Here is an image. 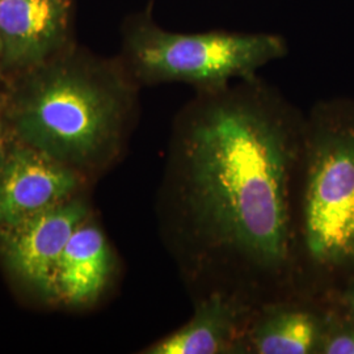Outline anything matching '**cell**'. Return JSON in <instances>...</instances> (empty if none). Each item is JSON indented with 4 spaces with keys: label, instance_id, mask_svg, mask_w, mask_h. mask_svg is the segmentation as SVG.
I'll list each match as a JSON object with an SVG mask.
<instances>
[{
    "label": "cell",
    "instance_id": "52a82bcc",
    "mask_svg": "<svg viewBox=\"0 0 354 354\" xmlns=\"http://www.w3.org/2000/svg\"><path fill=\"white\" fill-rule=\"evenodd\" d=\"M73 0H0V70L24 73L68 46Z\"/></svg>",
    "mask_w": 354,
    "mask_h": 354
},
{
    "label": "cell",
    "instance_id": "277c9868",
    "mask_svg": "<svg viewBox=\"0 0 354 354\" xmlns=\"http://www.w3.org/2000/svg\"><path fill=\"white\" fill-rule=\"evenodd\" d=\"M121 35L118 57L140 87L181 83L194 92L225 88L289 54L288 39L277 33L168 30L156 24L151 7L127 16Z\"/></svg>",
    "mask_w": 354,
    "mask_h": 354
},
{
    "label": "cell",
    "instance_id": "5bb4252c",
    "mask_svg": "<svg viewBox=\"0 0 354 354\" xmlns=\"http://www.w3.org/2000/svg\"><path fill=\"white\" fill-rule=\"evenodd\" d=\"M1 108H3V99H1V96H0V111H1Z\"/></svg>",
    "mask_w": 354,
    "mask_h": 354
},
{
    "label": "cell",
    "instance_id": "5b68a950",
    "mask_svg": "<svg viewBox=\"0 0 354 354\" xmlns=\"http://www.w3.org/2000/svg\"><path fill=\"white\" fill-rule=\"evenodd\" d=\"M89 218L83 198H70L42 213L0 228V253L15 276L54 297V277L61 254L76 228Z\"/></svg>",
    "mask_w": 354,
    "mask_h": 354
},
{
    "label": "cell",
    "instance_id": "6da1fadb",
    "mask_svg": "<svg viewBox=\"0 0 354 354\" xmlns=\"http://www.w3.org/2000/svg\"><path fill=\"white\" fill-rule=\"evenodd\" d=\"M306 113L259 75L194 92L169 137L159 214L190 301L295 292L292 201Z\"/></svg>",
    "mask_w": 354,
    "mask_h": 354
},
{
    "label": "cell",
    "instance_id": "3957f363",
    "mask_svg": "<svg viewBox=\"0 0 354 354\" xmlns=\"http://www.w3.org/2000/svg\"><path fill=\"white\" fill-rule=\"evenodd\" d=\"M294 283L326 299L354 279V97L306 113L292 201Z\"/></svg>",
    "mask_w": 354,
    "mask_h": 354
},
{
    "label": "cell",
    "instance_id": "8992f818",
    "mask_svg": "<svg viewBox=\"0 0 354 354\" xmlns=\"http://www.w3.org/2000/svg\"><path fill=\"white\" fill-rule=\"evenodd\" d=\"M82 174L23 142L0 158V228L73 198Z\"/></svg>",
    "mask_w": 354,
    "mask_h": 354
},
{
    "label": "cell",
    "instance_id": "8fae6325",
    "mask_svg": "<svg viewBox=\"0 0 354 354\" xmlns=\"http://www.w3.org/2000/svg\"><path fill=\"white\" fill-rule=\"evenodd\" d=\"M320 354H354V320L332 308Z\"/></svg>",
    "mask_w": 354,
    "mask_h": 354
},
{
    "label": "cell",
    "instance_id": "30bf717a",
    "mask_svg": "<svg viewBox=\"0 0 354 354\" xmlns=\"http://www.w3.org/2000/svg\"><path fill=\"white\" fill-rule=\"evenodd\" d=\"M117 257L100 226L88 218L67 241L54 277V297L67 304H96L112 285Z\"/></svg>",
    "mask_w": 354,
    "mask_h": 354
},
{
    "label": "cell",
    "instance_id": "7c38bea8",
    "mask_svg": "<svg viewBox=\"0 0 354 354\" xmlns=\"http://www.w3.org/2000/svg\"><path fill=\"white\" fill-rule=\"evenodd\" d=\"M323 301H326L339 314L354 320V279L330 292Z\"/></svg>",
    "mask_w": 354,
    "mask_h": 354
},
{
    "label": "cell",
    "instance_id": "ba28073f",
    "mask_svg": "<svg viewBox=\"0 0 354 354\" xmlns=\"http://www.w3.org/2000/svg\"><path fill=\"white\" fill-rule=\"evenodd\" d=\"M332 308L301 294L253 307L238 354H320Z\"/></svg>",
    "mask_w": 354,
    "mask_h": 354
},
{
    "label": "cell",
    "instance_id": "7a4b0ae2",
    "mask_svg": "<svg viewBox=\"0 0 354 354\" xmlns=\"http://www.w3.org/2000/svg\"><path fill=\"white\" fill-rule=\"evenodd\" d=\"M21 74L7 105L20 142L80 174L113 165L137 118L140 92L120 57L104 59L67 46Z\"/></svg>",
    "mask_w": 354,
    "mask_h": 354
},
{
    "label": "cell",
    "instance_id": "4fadbf2b",
    "mask_svg": "<svg viewBox=\"0 0 354 354\" xmlns=\"http://www.w3.org/2000/svg\"><path fill=\"white\" fill-rule=\"evenodd\" d=\"M3 142H4V129L0 121V158H1V150H3Z\"/></svg>",
    "mask_w": 354,
    "mask_h": 354
},
{
    "label": "cell",
    "instance_id": "9c48e42d",
    "mask_svg": "<svg viewBox=\"0 0 354 354\" xmlns=\"http://www.w3.org/2000/svg\"><path fill=\"white\" fill-rule=\"evenodd\" d=\"M189 320L152 342L145 354H238L253 307L236 298L212 294L196 299Z\"/></svg>",
    "mask_w": 354,
    "mask_h": 354
}]
</instances>
